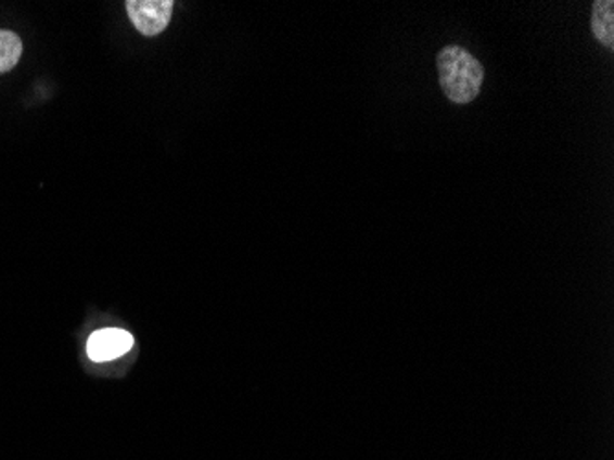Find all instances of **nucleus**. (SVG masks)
I'll use <instances>...</instances> for the list:
<instances>
[{"label":"nucleus","instance_id":"nucleus-4","mask_svg":"<svg viewBox=\"0 0 614 460\" xmlns=\"http://www.w3.org/2000/svg\"><path fill=\"white\" fill-rule=\"evenodd\" d=\"M590 28L598 41L613 49L614 47V2L613 0H598L592 7Z\"/></svg>","mask_w":614,"mask_h":460},{"label":"nucleus","instance_id":"nucleus-1","mask_svg":"<svg viewBox=\"0 0 614 460\" xmlns=\"http://www.w3.org/2000/svg\"><path fill=\"white\" fill-rule=\"evenodd\" d=\"M440 87L447 100L458 105L471 103L481 92L484 67L470 50L451 44L438 52L436 58Z\"/></svg>","mask_w":614,"mask_h":460},{"label":"nucleus","instance_id":"nucleus-5","mask_svg":"<svg viewBox=\"0 0 614 460\" xmlns=\"http://www.w3.org/2000/svg\"><path fill=\"white\" fill-rule=\"evenodd\" d=\"M23 58V39L15 31L0 30V74L17 67Z\"/></svg>","mask_w":614,"mask_h":460},{"label":"nucleus","instance_id":"nucleus-2","mask_svg":"<svg viewBox=\"0 0 614 460\" xmlns=\"http://www.w3.org/2000/svg\"><path fill=\"white\" fill-rule=\"evenodd\" d=\"M174 0H127V15L135 28L145 37H155L168 28Z\"/></svg>","mask_w":614,"mask_h":460},{"label":"nucleus","instance_id":"nucleus-3","mask_svg":"<svg viewBox=\"0 0 614 460\" xmlns=\"http://www.w3.org/2000/svg\"><path fill=\"white\" fill-rule=\"evenodd\" d=\"M135 345L133 335L121 328H103L92 333L87 341V354L92 361L105 363L118 359L131 350Z\"/></svg>","mask_w":614,"mask_h":460}]
</instances>
